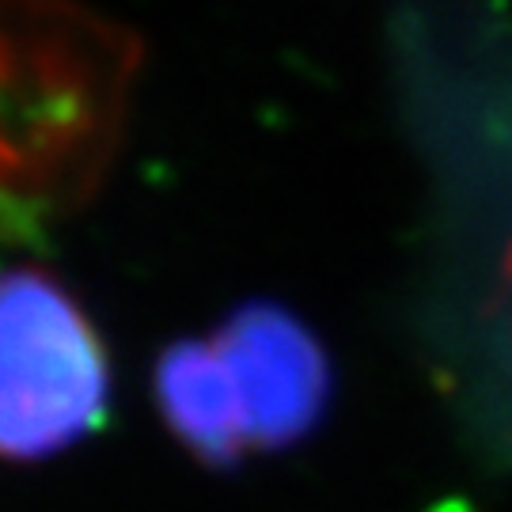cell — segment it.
<instances>
[{
  "instance_id": "1",
  "label": "cell",
  "mask_w": 512,
  "mask_h": 512,
  "mask_svg": "<svg viewBox=\"0 0 512 512\" xmlns=\"http://www.w3.org/2000/svg\"><path fill=\"white\" fill-rule=\"evenodd\" d=\"M133 42L65 0H0V183L76 202L122 129Z\"/></svg>"
},
{
  "instance_id": "2",
  "label": "cell",
  "mask_w": 512,
  "mask_h": 512,
  "mask_svg": "<svg viewBox=\"0 0 512 512\" xmlns=\"http://www.w3.org/2000/svg\"><path fill=\"white\" fill-rule=\"evenodd\" d=\"M107 399V346L80 300L46 270H0V459L65 452L103 421Z\"/></svg>"
},
{
  "instance_id": "3",
  "label": "cell",
  "mask_w": 512,
  "mask_h": 512,
  "mask_svg": "<svg viewBox=\"0 0 512 512\" xmlns=\"http://www.w3.org/2000/svg\"><path fill=\"white\" fill-rule=\"evenodd\" d=\"M213 346L228 368L251 452H281L323 421L334 395L327 349L293 311L243 304L213 330Z\"/></svg>"
},
{
  "instance_id": "4",
  "label": "cell",
  "mask_w": 512,
  "mask_h": 512,
  "mask_svg": "<svg viewBox=\"0 0 512 512\" xmlns=\"http://www.w3.org/2000/svg\"><path fill=\"white\" fill-rule=\"evenodd\" d=\"M160 418L205 467H236L247 456L236 391L213 338H183L156 361Z\"/></svg>"
}]
</instances>
